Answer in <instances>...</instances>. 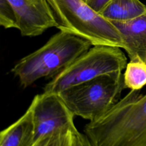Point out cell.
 Instances as JSON below:
<instances>
[{
  "label": "cell",
  "mask_w": 146,
  "mask_h": 146,
  "mask_svg": "<svg viewBox=\"0 0 146 146\" xmlns=\"http://www.w3.org/2000/svg\"><path fill=\"white\" fill-rule=\"evenodd\" d=\"M84 134L92 146H146V94L130 90Z\"/></svg>",
  "instance_id": "6da1fadb"
},
{
  "label": "cell",
  "mask_w": 146,
  "mask_h": 146,
  "mask_svg": "<svg viewBox=\"0 0 146 146\" xmlns=\"http://www.w3.org/2000/svg\"><path fill=\"white\" fill-rule=\"evenodd\" d=\"M92 46L88 40L60 31L41 47L21 59L11 68L23 88L40 78L51 79L69 66Z\"/></svg>",
  "instance_id": "7a4b0ae2"
},
{
  "label": "cell",
  "mask_w": 146,
  "mask_h": 146,
  "mask_svg": "<svg viewBox=\"0 0 146 146\" xmlns=\"http://www.w3.org/2000/svg\"><path fill=\"white\" fill-rule=\"evenodd\" d=\"M58 23L57 29L85 39L92 46L123 48L117 29L84 0H47Z\"/></svg>",
  "instance_id": "3957f363"
},
{
  "label": "cell",
  "mask_w": 146,
  "mask_h": 146,
  "mask_svg": "<svg viewBox=\"0 0 146 146\" xmlns=\"http://www.w3.org/2000/svg\"><path fill=\"white\" fill-rule=\"evenodd\" d=\"M125 88L123 74L117 72L100 76L58 94L75 116L92 121L115 105Z\"/></svg>",
  "instance_id": "277c9868"
},
{
  "label": "cell",
  "mask_w": 146,
  "mask_h": 146,
  "mask_svg": "<svg viewBox=\"0 0 146 146\" xmlns=\"http://www.w3.org/2000/svg\"><path fill=\"white\" fill-rule=\"evenodd\" d=\"M127 64V58L120 47L93 46L52 78L44 86L43 92L58 94L69 87L100 76L122 72Z\"/></svg>",
  "instance_id": "5b68a950"
},
{
  "label": "cell",
  "mask_w": 146,
  "mask_h": 146,
  "mask_svg": "<svg viewBox=\"0 0 146 146\" xmlns=\"http://www.w3.org/2000/svg\"><path fill=\"white\" fill-rule=\"evenodd\" d=\"M29 107L34 128L32 144L39 138L58 130L76 129L74 115L58 94L43 92L37 94Z\"/></svg>",
  "instance_id": "8992f818"
},
{
  "label": "cell",
  "mask_w": 146,
  "mask_h": 146,
  "mask_svg": "<svg viewBox=\"0 0 146 146\" xmlns=\"http://www.w3.org/2000/svg\"><path fill=\"white\" fill-rule=\"evenodd\" d=\"M17 15L18 29L23 36H35L57 27L54 12L47 0H8Z\"/></svg>",
  "instance_id": "52a82bcc"
},
{
  "label": "cell",
  "mask_w": 146,
  "mask_h": 146,
  "mask_svg": "<svg viewBox=\"0 0 146 146\" xmlns=\"http://www.w3.org/2000/svg\"><path fill=\"white\" fill-rule=\"evenodd\" d=\"M110 21L119 31L124 42L123 48L130 60L140 59L146 63V12L127 21Z\"/></svg>",
  "instance_id": "ba28073f"
},
{
  "label": "cell",
  "mask_w": 146,
  "mask_h": 146,
  "mask_svg": "<svg viewBox=\"0 0 146 146\" xmlns=\"http://www.w3.org/2000/svg\"><path fill=\"white\" fill-rule=\"evenodd\" d=\"M34 133L30 107L14 123L0 132V146H30Z\"/></svg>",
  "instance_id": "9c48e42d"
},
{
  "label": "cell",
  "mask_w": 146,
  "mask_h": 146,
  "mask_svg": "<svg viewBox=\"0 0 146 146\" xmlns=\"http://www.w3.org/2000/svg\"><path fill=\"white\" fill-rule=\"evenodd\" d=\"M145 12L146 6L139 0H111L99 13L107 20L123 22Z\"/></svg>",
  "instance_id": "30bf717a"
},
{
  "label": "cell",
  "mask_w": 146,
  "mask_h": 146,
  "mask_svg": "<svg viewBox=\"0 0 146 146\" xmlns=\"http://www.w3.org/2000/svg\"><path fill=\"white\" fill-rule=\"evenodd\" d=\"M123 76L125 88L140 90L146 84V63L140 59L130 60Z\"/></svg>",
  "instance_id": "8fae6325"
},
{
  "label": "cell",
  "mask_w": 146,
  "mask_h": 146,
  "mask_svg": "<svg viewBox=\"0 0 146 146\" xmlns=\"http://www.w3.org/2000/svg\"><path fill=\"white\" fill-rule=\"evenodd\" d=\"M76 129H63L44 135L30 146H75Z\"/></svg>",
  "instance_id": "7c38bea8"
},
{
  "label": "cell",
  "mask_w": 146,
  "mask_h": 146,
  "mask_svg": "<svg viewBox=\"0 0 146 146\" xmlns=\"http://www.w3.org/2000/svg\"><path fill=\"white\" fill-rule=\"evenodd\" d=\"M0 25L5 29H18L15 11L8 0H0Z\"/></svg>",
  "instance_id": "4fadbf2b"
},
{
  "label": "cell",
  "mask_w": 146,
  "mask_h": 146,
  "mask_svg": "<svg viewBox=\"0 0 146 146\" xmlns=\"http://www.w3.org/2000/svg\"><path fill=\"white\" fill-rule=\"evenodd\" d=\"M111 0H88L87 3L97 12L100 11Z\"/></svg>",
  "instance_id": "5bb4252c"
},
{
  "label": "cell",
  "mask_w": 146,
  "mask_h": 146,
  "mask_svg": "<svg viewBox=\"0 0 146 146\" xmlns=\"http://www.w3.org/2000/svg\"><path fill=\"white\" fill-rule=\"evenodd\" d=\"M75 146H92L87 137L78 131L76 136Z\"/></svg>",
  "instance_id": "9a60e30c"
},
{
  "label": "cell",
  "mask_w": 146,
  "mask_h": 146,
  "mask_svg": "<svg viewBox=\"0 0 146 146\" xmlns=\"http://www.w3.org/2000/svg\"><path fill=\"white\" fill-rule=\"evenodd\" d=\"M84 1H86V2H88V0H84Z\"/></svg>",
  "instance_id": "2e32d148"
}]
</instances>
